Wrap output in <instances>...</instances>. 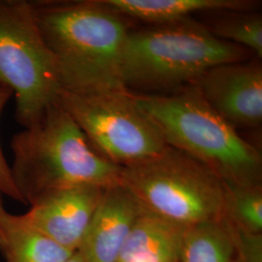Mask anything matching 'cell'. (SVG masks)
I'll return each instance as SVG.
<instances>
[{"label": "cell", "mask_w": 262, "mask_h": 262, "mask_svg": "<svg viewBox=\"0 0 262 262\" xmlns=\"http://www.w3.org/2000/svg\"><path fill=\"white\" fill-rule=\"evenodd\" d=\"M234 249L225 217L186 228L179 262H233Z\"/></svg>", "instance_id": "5bb4252c"}, {"label": "cell", "mask_w": 262, "mask_h": 262, "mask_svg": "<svg viewBox=\"0 0 262 262\" xmlns=\"http://www.w3.org/2000/svg\"><path fill=\"white\" fill-rule=\"evenodd\" d=\"M40 33L56 60L61 91L91 94L126 90L124 17L103 0L30 1Z\"/></svg>", "instance_id": "6da1fadb"}, {"label": "cell", "mask_w": 262, "mask_h": 262, "mask_svg": "<svg viewBox=\"0 0 262 262\" xmlns=\"http://www.w3.org/2000/svg\"><path fill=\"white\" fill-rule=\"evenodd\" d=\"M123 17L164 25L188 19L198 12H249L256 6L250 0H103Z\"/></svg>", "instance_id": "7c38bea8"}, {"label": "cell", "mask_w": 262, "mask_h": 262, "mask_svg": "<svg viewBox=\"0 0 262 262\" xmlns=\"http://www.w3.org/2000/svg\"><path fill=\"white\" fill-rule=\"evenodd\" d=\"M246 49L184 19L129 31L122 56L124 88L146 91L192 85L215 66L243 61Z\"/></svg>", "instance_id": "277c9868"}, {"label": "cell", "mask_w": 262, "mask_h": 262, "mask_svg": "<svg viewBox=\"0 0 262 262\" xmlns=\"http://www.w3.org/2000/svg\"><path fill=\"white\" fill-rule=\"evenodd\" d=\"M121 184L145 211L184 227L224 217L223 181L168 145L150 159L122 167Z\"/></svg>", "instance_id": "5b68a950"}, {"label": "cell", "mask_w": 262, "mask_h": 262, "mask_svg": "<svg viewBox=\"0 0 262 262\" xmlns=\"http://www.w3.org/2000/svg\"><path fill=\"white\" fill-rule=\"evenodd\" d=\"M57 102L96 151L121 167L150 159L166 146L159 128L127 90L91 94L60 91Z\"/></svg>", "instance_id": "52a82bcc"}, {"label": "cell", "mask_w": 262, "mask_h": 262, "mask_svg": "<svg viewBox=\"0 0 262 262\" xmlns=\"http://www.w3.org/2000/svg\"><path fill=\"white\" fill-rule=\"evenodd\" d=\"M192 85L235 129L260 127L262 66L257 59L215 66Z\"/></svg>", "instance_id": "ba28073f"}, {"label": "cell", "mask_w": 262, "mask_h": 262, "mask_svg": "<svg viewBox=\"0 0 262 262\" xmlns=\"http://www.w3.org/2000/svg\"><path fill=\"white\" fill-rule=\"evenodd\" d=\"M134 97L166 145L195 159L223 182L262 185L260 152L207 103L194 85L171 95Z\"/></svg>", "instance_id": "3957f363"}, {"label": "cell", "mask_w": 262, "mask_h": 262, "mask_svg": "<svg viewBox=\"0 0 262 262\" xmlns=\"http://www.w3.org/2000/svg\"><path fill=\"white\" fill-rule=\"evenodd\" d=\"M7 214V211L5 210L4 208V204H3V195L2 193L0 192V250L3 246V236H2V228H1V225H2V222H3V219L5 215Z\"/></svg>", "instance_id": "d6986e66"}, {"label": "cell", "mask_w": 262, "mask_h": 262, "mask_svg": "<svg viewBox=\"0 0 262 262\" xmlns=\"http://www.w3.org/2000/svg\"><path fill=\"white\" fill-rule=\"evenodd\" d=\"M186 228L144 210L122 248L119 262H179Z\"/></svg>", "instance_id": "8fae6325"}, {"label": "cell", "mask_w": 262, "mask_h": 262, "mask_svg": "<svg viewBox=\"0 0 262 262\" xmlns=\"http://www.w3.org/2000/svg\"><path fill=\"white\" fill-rule=\"evenodd\" d=\"M0 84L12 91L16 119L24 127L37 122L61 91L56 60L30 1L0 0Z\"/></svg>", "instance_id": "8992f818"}, {"label": "cell", "mask_w": 262, "mask_h": 262, "mask_svg": "<svg viewBox=\"0 0 262 262\" xmlns=\"http://www.w3.org/2000/svg\"><path fill=\"white\" fill-rule=\"evenodd\" d=\"M224 184V217L235 227L250 233H262V185Z\"/></svg>", "instance_id": "9a60e30c"}, {"label": "cell", "mask_w": 262, "mask_h": 262, "mask_svg": "<svg viewBox=\"0 0 262 262\" xmlns=\"http://www.w3.org/2000/svg\"><path fill=\"white\" fill-rule=\"evenodd\" d=\"M66 262H86L84 260V257L80 254V253H78V252H76L69 259H67Z\"/></svg>", "instance_id": "ffe728a7"}, {"label": "cell", "mask_w": 262, "mask_h": 262, "mask_svg": "<svg viewBox=\"0 0 262 262\" xmlns=\"http://www.w3.org/2000/svg\"><path fill=\"white\" fill-rule=\"evenodd\" d=\"M103 187L76 186L41 197L23 215L28 225L77 252L103 194Z\"/></svg>", "instance_id": "9c48e42d"}, {"label": "cell", "mask_w": 262, "mask_h": 262, "mask_svg": "<svg viewBox=\"0 0 262 262\" xmlns=\"http://www.w3.org/2000/svg\"><path fill=\"white\" fill-rule=\"evenodd\" d=\"M143 211L137 199L121 183L104 188L77 252L86 262H119L122 248Z\"/></svg>", "instance_id": "30bf717a"}, {"label": "cell", "mask_w": 262, "mask_h": 262, "mask_svg": "<svg viewBox=\"0 0 262 262\" xmlns=\"http://www.w3.org/2000/svg\"><path fill=\"white\" fill-rule=\"evenodd\" d=\"M12 96H13L12 91L7 86L0 84V118L5 105ZM0 192L2 193V195H6L13 200H16L20 203H25L23 198L19 195V191L17 190V188L14 185L11 168L3 155L1 144H0Z\"/></svg>", "instance_id": "ac0fdd59"}, {"label": "cell", "mask_w": 262, "mask_h": 262, "mask_svg": "<svg viewBox=\"0 0 262 262\" xmlns=\"http://www.w3.org/2000/svg\"><path fill=\"white\" fill-rule=\"evenodd\" d=\"M11 150L12 179L25 204L66 187L106 188L121 183L122 167L96 151L57 101L14 135Z\"/></svg>", "instance_id": "7a4b0ae2"}, {"label": "cell", "mask_w": 262, "mask_h": 262, "mask_svg": "<svg viewBox=\"0 0 262 262\" xmlns=\"http://www.w3.org/2000/svg\"><path fill=\"white\" fill-rule=\"evenodd\" d=\"M227 223L233 242V262H262V233H250Z\"/></svg>", "instance_id": "e0dca14e"}, {"label": "cell", "mask_w": 262, "mask_h": 262, "mask_svg": "<svg viewBox=\"0 0 262 262\" xmlns=\"http://www.w3.org/2000/svg\"><path fill=\"white\" fill-rule=\"evenodd\" d=\"M212 33L222 40L252 51L256 57L262 56V18L260 14L249 12H227L217 19Z\"/></svg>", "instance_id": "2e32d148"}, {"label": "cell", "mask_w": 262, "mask_h": 262, "mask_svg": "<svg viewBox=\"0 0 262 262\" xmlns=\"http://www.w3.org/2000/svg\"><path fill=\"white\" fill-rule=\"evenodd\" d=\"M1 228L3 246L0 251L6 262H66L76 253L30 226L23 215L7 212Z\"/></svg>", "instance_id": "4fadbf2b"}]
</instances>
